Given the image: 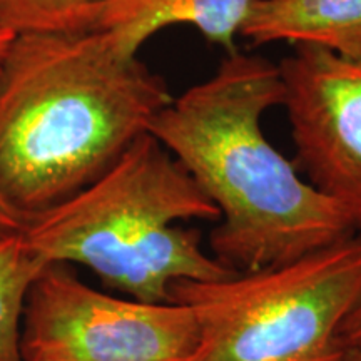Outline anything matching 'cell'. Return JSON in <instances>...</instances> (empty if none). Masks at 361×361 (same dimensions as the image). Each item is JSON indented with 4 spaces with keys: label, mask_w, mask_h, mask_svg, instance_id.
<instances>
[{
    "label": "cell",
    "mask_w": 361,
    "mask_h": 361,
    "mask_svg": "<svg viewBox=\"0 0 361 361\" xmlns=\"http://www.w3.org/2000/svg\"><path fill=\"white\" fill-rule=\"evenodd\" d=\"M283 97L278 66L234 51L147 128L218 207L211 251L238 273L291 263L358 231L266 139L264 112Z\"/></svg>",
    "instance_id": "6da1fadb"
},
{
    "label": "cell",
    "mask_w": 361,
    "mask_h": 361,
    "mask_svg": "<svg viewBox=\"0 0 361 361\" xmlns=\"http://www.w3.org/2000/svg\"><path fill=\"white\" fill-rule=\"evenodd\" d=\"M173 101L90 29L17 34L0 61V196L27 221L97 179Z\"/></svg>",
    "instance_id": "7a4b0ae2"
},
{
    "label": "cell",
    "mask_w": 361,
    "mask_h": 361,
    "mask_svg": "<svg viewBox=\"0 0 361 361\" xmlns=\"http://www.w3.org/2000/svg\"><path fill=\"white\" fill-rule=\"evenodd\" d=\"M191 219L219 211L176 157L144 133L111 168L22 228L27 246L47 264H80L109 290L146 303H168L178 281L236 274L202 250Z\"/></svg>",
    "instance_id": "3957f363"
},
{
    "label": "cell",
    "mask_w": 361,
    "mask_h": 361,
    "mask_svg": "<svg viewBox=\"0 0 361 361\" xmlns=\"http://www.w3.org/2000/svg\"><path fill=\"white\" fill-rule=\"evenodd\" d=\"M197 341L188 361H340V329L361 303V234L291 263L216 281H178Z\"/></svg>",
    "instance_id": "277c9868"
},
{
    "label": "cell",
    "mask_w": 361,
    "mask_h": 361,
    "mask_svg": "<svg viewBox=\"0 0 361 361\" xmlns=\"http://www.w3.org/2000/svg\"><path fill=\"white\" fill-rule=\"evenodd\" d=\"M196 341L188 306L107 295L67 264L40 271L22 316L24 361H188Z\"/></svg>",
    "instance_id": "5b68a950"
},
{
    "label": "cell",
    "mask_w": 361,
    "mask_h": 361,
    "mask_svg": "<svg viewBox=\"0 0 361 361\" xmlns=\"http://www.w3.org/2000/svg\"><path fill=\"white\" fill-rule=\"evenodd\" d=\"M296 166L361 228V62L295 45L278 66Z\"/></svg>",
    "instance_id": "8992f818"
},
{
    "label": "cell",
    "mask_w": 361,
    "mask_h": 361,
    "mask_svg": "<svg viewBox=\"0 0 361 361\" xmlns=\"http://www.w3.org/2000/svg\"><path fill=\"white\" fill-rule=\"evenodd\" d=\"M252 4L255 0H94L75 29L99 30L119 51L137 57L156 32L188 25L231 54Z\"/></svg>",
    "instance_id": "52a82bcc"
},
{
    "label": "cell",
    "mask_w": 361,
    "mask_h": 361,
    "mask_svg": "<svg viewBox=\"0 0 361 361\" xmlns=\"http://www.w3.org/2000/svg\"><path fill=\"white\" fill-rule=\"evenodd\" d=\"M241 35L256 45H313L361 62V0H255Z\"/></svg>",
    "instance_id": "ba28073f"
},
{
    "label": "cell",
    "mask_w": 361,
    "mask_h": 361,
    "mask_svg": "<svg viewBox=\"0 0 361 361\" xmlns=\"http://www.w3.org/2000/svg\"><path fill=\"white\" fill-rule=\"evenodd\" d=\"M44 263L22 231L0 234V361H24L20 353L25 300Z\"/></svg>",
    "instance_id": "9c48e42d"
},
{
    "label": "cell",
    "mask_w": 361,
    "mask_h": 361,
    "mask_svg": "<svg viewBox=\"0 0 361 361\" xmlns=\"http://www.w3.org/2000/svg\"><path fill=\"white\" fill-rule=\"evenodd\" d=\"M94 0H0V25L13 34L72 30Z\"/></svg>",
    "instance_id": "30bf717a"
},
{
    "label": "cell",
    "mask_w": 361,
    "mask_h": 361,
    "mask_svg": "<svg viewBox=\"0 0 361 361\" xmlns=\"http://www.w3.org/2000/svg\"><path fill=\"white\" fill-rule=\"evenodd\" d=\"M340 341L343 348H361V303L343 323Z\"/></svg>",
    "instance_id": "8fae6325"
},
{
    "label": "cell",
    "mask_w": 361,
    "mask_h": 361,
    "mask_svg": "<svg viewBox=\"0 0 361 361\" xmlns=\"http://www.w3.org/2000/svg\"><path fill=\"white\" fill-rule=\"evenodd\" d=\"M25 221L20 218L11 206L0 196V234L19 233L24 228Z\"/></svg>",
    "instance_id": "7c38bea8"
},
{
    "label": "cell",
    "mask_w": 361,
    "mask_h": 361,
    "mask_svg": "<svg viewBox=\"0 0 361 361\" xmlns=\"http://www.w3.org/2000/svg\"><path fill=\"white\" fill-rule=\"evenodd\" d=\"M13 37H16V34L11 32V30H7L6 27H2V25H0V61H2L4 54L7 52L8 45L12 44Z\"/></svg>",
    "instance_id": "4fadbf2b"
},
{
    "label": "cell",
    "mask_w": 361,
    "mask_h": 361,
    "mask_svg": "<svg viewBox=\"0 0 361 361\" xmlns=\"http://www.w3.org/2000/svg\"><path fill=\"white\" fill-rule=\"evenodd\" d=\"M340 361H361V348H345Z\"/></svg>",
    "instance_id": "5bb4252c"
}]
</instances>
